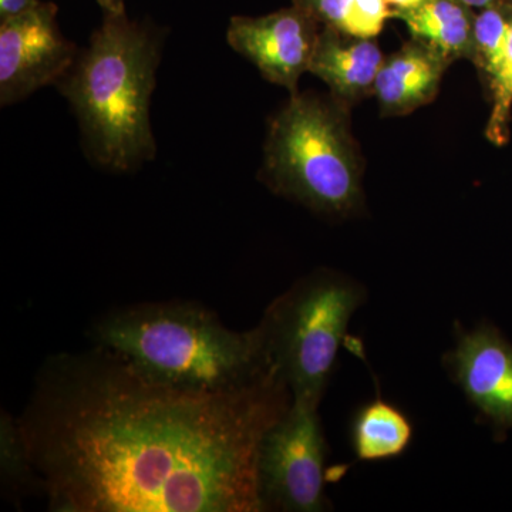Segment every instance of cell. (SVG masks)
<instances>
[{
    "label": "cell",
    "instance_id": "cell-1",
    "mask_svg": "<svg viewBox=\"0 0 512 512\" xmlns=\"http://www.w3.org/2000/svg\"><path fill=\"white\" fill-rule=\"evenodd\" d=\"M291 404L279 375L190 392L94 346L47 360L19 423L53 511L261 512L259 444Z\"/></svg>",
    "mask_w": 512,
    "mask_h": 512
},
{
    "label": "cell",
    "instance_id": "cell-2",
    "mask_svg": "<svg viewBox=\"0 0 512 512\" xmlns=\"http://www.w3.org/2000/svg\"><path fill=\"white\" fill-rule=\"evenodd\" d=\"M92 338L144 379L174 389L235 393L279 375L259 325L235 332L198 302L124 306L101 316Z\"/></svg>",
    "mask_w": 512,
    "mask_h": 512
},
{
    "label": "cell",
    "instance_id": "cell-3",
    "mask_svg": "<svg viewBox=\"0 0 512 512\" xmlns=\"http://www.w3.org/2000/svg\"><path fill=\"white\" fill-rule=\"evenodd\" d=\"M160 55L156 30L131 22L126 12L104 15L89 47L57 83L100 167L130 171L156 157L150 101Z\"/></svg>",
    "mask_w": 512,
    "mask_h": 512
},
{
    "label": "cell",
    "instance_id": "cell-4",
    "mask_svg": "<svg viewBox=\"0 0 512 512\" xmlns=\"http://www.w3.org/2000/svg\"><path fill=\"white\" fill-rule=\"evenodd\" d=\"M340 106L292 94L266 138V184L319 214L348 215L362 202V164Z\"/></svg>",
    "mask_w": 512,
    "mask_h": 512
},
{
    "label": "cell",
    "instance_id": "cell-5",
    "mask_svg": "<svg viewBox=\"0 0 512 512\" xmlns=\"http://www.w3.org/2000/svg\"><path fill=\"white\" fill-rule=\"evenodd\" d=\"M363 296L355 282L320 271L293 285L265 312L259 328L293 402L319 407Z\"/></svg>",
    "mask_w": 512,
    "mask_h": 512
},
{
    "label": "cell",
    "instance_id": "cell-6",
    "mask_svg": "<svg viewBox=\"0 0 512 512\" xmlns=\"http://www.w3.org/2000/svg\"><path fill=\"white\" fill-rule=\"evenodd\" d=\"M326 453L318 407L292 400L288 412L269 427L259 444L262 511H325Z\"/></svg>",
    "mask_w": 512,
    "mask_h": 512
},
{
    "label": "cell",
    "instance_id": "cell-7",
    "mask_svg": "<svg viewBox=\"0 0 512 512\" xmlns=\"http://www.w3.org/2000/svg\"><path fill=\"white\" fill-rule=\"evenodd\" d=\"M55 3L0 20V104L10 106L72 69L76 46L60 32Z\"/></svg>",
    "mask_w": 512,
    "mask_h": 512
},
{
    "label": "cell",
    "instance_id": "cell-8",
    "mask_svg": "<svg viewBox=\"0 0 512 512\" xmlns=\"http://www.w3.org/2000/svg\"><path fill=\"white\" fill-rule=\"evenodd\" d=\"M319 33V23L293 3L292 8L261 18L235 16L229 23L227 40L268 82L296 94L299 79L309 72Z\"/></svg>",
    "mask_w": 512,
    "mask_h": 512
},
{
    "label": "cell",
    "instance_id": "cell-9",
    "mask_svg": "<svg viewBox=\"0 0 512 512\" xmlns=\"http://www.w3.org/2000/svg\"><path fill=\"white\" fill-rule=\"evenodd\" d=\"M454 382L495 431L512 429V343L493 325L467 332L457 326V345L446 356Z\"/></svg>",
    "mask_w": 512,
    "mask_h": 512
},
{
    "label": "cell",
    "instance_id": "cell-10",
    "mask_svg": "<svg viewBox=\"0 0 512 512\" xmlns=\"http://www.w3.org/2000/svg\"><path fill=\"white\" fill-rule=\"evenodd\" d=\"M450 62L436 49L413 39L384 59L373 94L384 116H404L426 106L439 93Z\"/></svg>",
    "mask_w": 512,
    "mask_h": 512
},
{
    "label": "cell",
    "instance_id": "cell-11",
    "mask_svg": "<svg viewBox=\"0 0 512 512\" xmlns=\"http://www.w3.org/2000/svg\"><path fill=\"white\" fill-rule=\"evenodd\" d=\"M384 56L376 39L320 30L309 73L328 84L336 101L348 104L373 93Z\"/></svg>",
    "mask_w": 512,
    "mask_h": 512
},
{
    "label": "cell",
    "instance_id": "cell-12",
    "mask_svg": "<svg viewBox=\"0 0 512 512\" xmlns=\"http://www.w3.org/2000/svg\"><path fill=\"white\" fill-rule=\"evenodd\" d=\"M393 18L403 20L413 39L436 49L453 63L473 62V32L476 15L458 0H423L412 9L393 10Z\"/></svg>",
    "mask_w": 512,
    "mask_h": 512
},
{
    "label": "cell",
    "instance_id": "cell-13",
    "mask_svg": "<svg viewBox=\"0 0 512 512\" xmlns=\"http://www.w3.org/2000/svg\"><path fill=\"white\" fill-rule=\"evenodd\" d=\"M412 420L382 397L363 404L350 423V443L357 460L380 463L403 456L413 443Z\"/></svg>",
    "mask_w": 512,
    "mask_h": 512
},
{
    "label": "cell",
    "instance_id": "cell-14",
    "mask_svg": "<svg viewBox=\"0 0 512 512\" xmlns=\"http://www.w3.org/2000/svg\"><path fill=\"white\" fill-rule=\"evenodd\" d=\"M323 28L345 35L376 39L384 23L393 18L386 0H295Z\"/></svg>",
    "mask_w": 512,
    "mask_h": 512
},
{
    "label": "cell",
    "instance_id": "cell-15",
    "mask_svg": "<svg viewBox=\"0 0 512 512\" xmlns=\"http://www.w3.org/2000/svg\"><path fill=\"white\" fill-rule=\"evenodd\" d=\"M0 477L2 485L15 500L30 488L42 487L37 476L19 419L2 412L0 417Z\"/></svg>",
    "mask_w": 512,
    "mask_h": 512
},
{
    "label": "cell",
    "instance_id": "cell-16",
    "mask_svg": "<svg viewBox=\"0 0 512 512\" xmlns=\"http://www.w3.org/2000/svg\"><path fill=\"white\" fill-rule=\"evenodd\" d=\"M512 26V10L507 0L481 9L474 19L473 62L478 69L494 76L498 64L503 60Z\"/></svg>",
    "mask_w": 512,
    "mask_h": 512
},
{
    "label": "cell",
    "instance_id": "cell-17",
    "mask_svg": "<svg viewBox=\"0 0 512 512\" xmlns=\"http://www.w3.org/2000/svg\"><path fill=\"white\" fill-rule=\"evenodd\" d=\"M490 86L493 92V107L485 127V137L495 146H504L510 140L512 111V26L503 60L491 77Z\"/></svg>",
    "mask_w": 512,
    "mask_h": 512
},
{
    "label": "cell",
    "instance_id": "cell-18",
    "mask_svg": "<svg viewBox=\"0 0 512 512\" xmlns=\"http://www.w3.org/2000/svg\"><path fill=\"white\" fill-rule=\"evenodd\" d=\"M40 0H0V20L13 18L26 10L35 8Z\"/></svg>",
    "mask_w": 512,
    "mask_h": 512
},
{
    "label": "cell",
    "instance_id": "cell-19",
    "mask_svg": "<svg viewBox=\"0 0 512 512\" xmlns=\"http://www.w3.org/2000/svg\"><path fill=\"white\" fill-rule=\"evenodd\" d=\"M104 15H117V13L126 12L124 0H97Z\"/></svg>",
    "mask_w": 512,
    "mask_h": 512
},
{
    "label": "cell",
    "instance_id": "cell-20",
    "mask_svg": "<svg viewBox=\"0 0 512 512\" xmlns=\"http://www.w3.org/2000/svg\"><path fill=\"white\" fill-rule=\"evenodd\" d=\"M458 2L464 3V5L471 9H484L488 8V6L497 5L501 0H458Z\"/></svg>",
    "mask_w": 512,
    "mask_h": 512
},
{
    "label": "cell",
    "instance_id": "cell-21",
    "mask_svg": "<svg viewBox=\"0 0 512 512\" xmlns=\"http://www.w3.org/2000/svg\"><path fill=\"white\" fill-rule=\"evenodd\" d=\"M386 2L393 5L396 10H402L416 8L423 0H386Z\"/></svg>",
    "mask_w": 512,
    "mask_h": 512
},
{
    "label": "cell",
    "instance_id": "cell-22",
    "mask_svg": "<svg viewBox=\"0 0 512 512\" xmlns=\"http://www.w3.org/2000/svg\"><path fill=\"white\" fill-rule=\"evenodd\" d=\"M508 5H510V8L512 10V0H507Z\"/></svg>",
    "mask_w": 512,
    "mask_h": 512
}]
</instances>
